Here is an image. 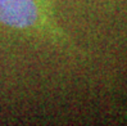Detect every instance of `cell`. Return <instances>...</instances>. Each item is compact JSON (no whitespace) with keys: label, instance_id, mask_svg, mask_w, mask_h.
Segmentation results:
<instances>
[{"label":"cell","instance_id":"cell-1","mask_svg":"<svg viewBox=\"0 0 127 126\" xmlns=\"http://www.w3.org/2000/svg\"><path fill=\"white\" fill-rule=\"evenodd\" d=\"M57 0H0V23L42 38L59 48L72 49L71 38L55 17Z\"/></svg>","mask_w":127,"mask_h":126}]
</instances>
